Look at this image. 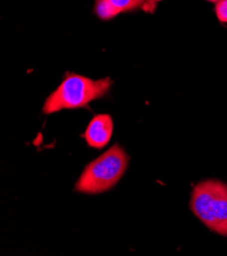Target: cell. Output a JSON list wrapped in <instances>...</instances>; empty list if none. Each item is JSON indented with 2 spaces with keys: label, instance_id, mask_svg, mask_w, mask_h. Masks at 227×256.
I'll use <instances>...</instances> for the list:
<instances>
[{
  "label": "cell",
  "instance_id": "7",
  "mask_svg": "<svg viewBox=\"0 0 227 256\" xmlns=\"http://www.w3.org/2000/svg\"><path fill=\"white\" fill-rule=\"evenodd\" d=\"M215 14L219 22H227V0H219L215 4Z\"/></svg>",
  "mask_w": 227,
  "mask_h": 256
},
{
  "label": "cell",
  "instance_id": "2",
  "mask_svg": "<svg viewBox=\"0 0 227 256\" xmlns=\"http://www.w3.org/2000/svg\"><path fill=\"white\" fill-rule=\"evenodd\" d=\"M129 160L127 152L118 144H114L85 168L74 190L94 195L112 189L127 170Z\"/></svg>",
  "mask_w": 227,
  "mask_h": 256
},
{
  "label": "cell",
  "instance_id": "5",
  "mask_svg": "<svg viewBox=\"0 0 227 256\" xmlns=\"http://www.w3.org/2000/svg\"><path fill=\"white\" fill-rule=\"evenodd\" d=\"M96 14L102 20H110L119 14L108 0H101L96 4Z\"/></svg>",
  "mask_w": 227,
  "mask_h": 256
},
{
  "label": "cell",
  "instance_id": "10",
  "mask_svg": "<svg viewBox=\"0 0 227 256\" xmlns=\"http://www.w3.org/2000/svg\"><path fill=\"white\" fill-rule=\"evenodd\" d=\"M97 2H101V0H97Z\"/></svg>",
  "mask_w": 227,
  "mask_h": 256
},
{
  "label": "cell",
  "instance_id": "9",
  "mask_svg": "<svg viewBox=\"0 0 227 256\" xmlns=\"http://www.w3.org/2000/svg\"><path fill=\"white\" fill-rule=\"evenodd\" d=\"M146 2H161V0H146Z\"/></svg>",
  "mask_w": 227,
  "mask_h": 256
},
{
  "label": "cell",
  "instance_id": "3",
  "mask_svg": "<svg viewBox=\"0 0 227 256\" xmlns=\"http://www.w3.org/2000/svg\"><path fill=\"white\" fill-rule=\"evenodd\" d=\"M193 214L211 231L227 236V185L217 180L199 183L193 190Z\"/></svg>",
  "mask_w": 227,
  "mask_h": 256
},
{
  "label": "cell",
  "instance_id": "4",
  "mask_svg": "<svg viewBox=\"0 0 227 256\" xmlns=\"http://www.w3.org/2000/svg\"><path fill=\"white\" fill-rule=\"evenodd\" d=\"M113 133V120L109 114L95 116L85 131V140L91 148H104Z\"/></svg>",
  "mask_w": 227,
  "mask_h": 256
},
{
  "label": "cell",
  "instance_id": "6",
  "mask_svg": "<svg viewBox=\"0 0 227 256\" xmlns=\"http://www.w3.org/2000/svg\"><path fill=\"white\" fill-rule=\"evenodd\" d=\"M108 2L115 8V10L119 14H121L138 8L146 0H108Z\"/></svg>",
  "mask_w": 227,
  "mask_h": 256
},
{
  "label": "cell",
  "instance_id": "8",
  "mask_svg": "<svg viewBox=\"0 0 227 256\" xmlns=\"http://www.w3.org/2000/svg\"><path fill=\"white\" fill-rule=\"evenodd\" d=\"M207 2H213V4H217L219 0H207Z\"/></svg>",
  "mask_w": 227,
  "mask_h": 256
},
{
  "label": "cell",
  "instance_id": "1",
  "mask_svg": "<svg viewBox=\"0 0 227 256\" xmlns=\"http://www.w3.org/2000/svg\"><path fill=\"white\" fill-rule=\"evenodd\" d=\"M112 83L110 78L92 80L82 74L68 72L61 84L46 98L43 114H52L63 110L87 108L90 102L104 97Z\"/></svg>",
  "mask_w": 227,
  "mask_h": 256
}]
</instances>
